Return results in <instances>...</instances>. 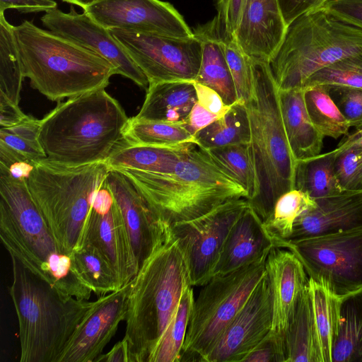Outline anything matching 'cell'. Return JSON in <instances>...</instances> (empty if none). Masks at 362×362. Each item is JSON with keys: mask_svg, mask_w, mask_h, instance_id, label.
<instances>
[{"mask_svg": "<svg viewBox=\"0 0 362 362\" xmlns=\"http://www.w3.org/2000/svg\"><path fill=\"white\" fill-rule=\"evenodd\" d=\"M0 238L9 256L62 295L89 300L93 291L74 255L64 252L35 204L25 180L0 172Z\"/></svg>", "mask_w": 362, "mask_h": 362, "instance_id": "1", "label": "cell"}, {"mask_svg": "<svg viewBox=\"0 0 362 362\" xmlns=\"http://www.w3.org/2000/svg\"><path fill=\"white\" fill-rule=\"evenodd\" d=\"M129 119L119 103L100 89L59 103L40 119L39 140L47 158L59 165L105 162Z\"/></svg>", "mask_w": 362, "mask_h": 362, "instance_id": "2", "label": "cell"}, {"mask_svg": "<svg viewBox=\"0 0 362 362\" xmlns=\"http://www.w3.org/2000/svg\"><path fill=\"white\" fill-rule=\"evenodd\" d=\"M189 285L185 255L170 230L129 283L123 339L129 362H148Z\"/></svg>", "mask_w": 362, "mask_h": 362, "instance_id": "3", "label": "cell"}, {"mask_svg": "<svg viewBox=\"0 0 362 362\" xmlns=\"http://www.w3.org/2000/svg\"><path fill=\"white\" fill-rule=\"evenodd\" d=\"M117 170L129 177L153 212L169 226L199 217L228 201L247 199L245 189L197 144L170 173Z\"/></svg>", "mask_w": 362, "mask_h": 362, "instance_id": "4", "label": "cell"}, {"mask_svg": "<svg viewBox=\"0 0 362 362\" xmlns=\"http://www.w3.org/2000/svg\"><path fill=\"white\" fill-rule=\"evenodd\" d=\"M13 30L25 78L49 100L104 89L117 74L99 54L30 21H23Z\"/></svg>", "mask_w": 362, "mask_h": 362, "instance_id": "5", "label": "cell"}, {"mask_svg": "<svg viewBox=\"0 0 362 362\" xmlns=\"http://www.w3.org/2000/svg\"><path fill=\"white\" fill-rule=\"evenodd\" d=\"M252 59L254 87L245 105L250 124L255 187L247 201L264 222L272 216L278 199L295 188L298 162L286 136L279 89L269 63Z\"/></svg>", "mask_w": 362, "mask_h": 362, "instance_id": "6", "label": "cell"}, {"mask_svg": "<svg viewBox=\"0 0 362 362\" xmlns=\"http://www.w3.org/2000/svg\"><path fill=\"white\" fill-rule=\"evenodd\" d=\"M8 288L18 323L21 362H57L94 301L62 295L10 256Z\"/></svg>", "mask_w": 362, "mask_h": 362, "instance_id": "7", "label": "cell"}, {"mask_svg": "<svg viewBox=\"0 0 362 362\" xmlns=\"http://www.w3.org/2000/svg\"><path fill=\"white\" fill-rule=\"evenodd\" d=\"M110 170L105 162L66 166L36 160L27 184L37 209L61 248L68 254L85 244L95 196Z\"/></svg>", "mask_w": 362, "mask_h": 362, "instance_id": "8", "label": "cell"}, {"mask_svg": "<svg viewBox=\"0 0 362 362\" xmlns=\"http://www.w3.org/2000/svg\"><path fill=\"white\" fill-rule=\"evenodd\" d=\"M362 53V28L319 6L288 25L268 63L279 90L303 88L316 71Z\"/></svg>", "mask_w": 362, "mask_h": 362, "instance_id": "9", "label": "cell"}, {"mask_svg": "<svg viewBox=\"0 0 362 362\" xmlns=\"http://www.w3.org/2000/svg\"><path fill=\"white\" fill-rule=\"evenodd\" d=\"M267 255L202 286L194 298L180 361H205L264 275Z\"/></svg>", "mask_w": 362, "mask_h": 362, "instance_id": "10", "label": "cell"}, {"mask_svg": "<svg viewBox=\"0 0 362 362\" xmlns=\"http://www.w3.org/2000/svg\"><path fill=\"white\" fill-rule=\"evenodd\" d=\"M275 247L293 252L310 279L340 298L362 289V229L282 240Z\"/></svg>", "mask_w": 362, "mask_h": 362, "instance_id": "11", "label": "cell"}, {"mask_svg": "<svg viewBox=\"0 0 362 362\" xmlns=\"http://www.w3.org/2000/svg\"><path fill=\"white\" fill-rule=\"evenodd\" d=\"M109 30L145 74L149 84L194 81L202 56V41L197 35L183 39L120 29Z\"/></svg>", "mask_w": 362, "mask_h": 362, "instance_id": "12", "label": "cell"}, {"mask_svg": "<svg viewBox=\"0 0 362 362\" xmlns=\"http://www.w3.org/2000/svg\"><path fill=\"white\" fill-rule=\"evenodd\" d=\"M249 206L245 198L232 199L199 217L170 226L185 255L192 286H202L213 277L230 230Z\"/></svg>", "mask_w": 362, "mask_h": 362, "instance_id": "13", "label": "cell"}, {"mask_svg": "<svg viewBox=\"0 0 362 362\" xmlns=\"http://www.w3.org/2000/svg\"><path fill=\"white\" fill-rule=\"evenodd\" d=\"M83 11L107 29L183 39L194 36L174 6L160 0H101Z\"/></svg>", "mask_w": 362, "mask_h": 362, "instance_id": "14", "label": "cell"}, {"mask_svg": "<svg viewBox=\"0 0 362 362\" xmlns=\"http://www.w3.org/2000/svg\"><path fill=\"white\" fill-rule=\"evenodd\" d=\"M44 27L99 54L110 62L117 74L127 77L147 89L148 78L124 50L109 29L87 13H78L73 6L69 13L49 10L41 18Z\"/></svg>", "mask_w": 362, "mask_h": 362, "instance_id": "15", "label": "cell"}, {"mask_svg": "<svg viewBox=\"0 0 362 362\" xmlns=\"http://www.w3.org/2000/svg\"><path fill=\"white\" fill-rule=\"evenodd\" d=\"M272 299L266 271L223 332L206 362H243L272 330Z\"/></svg>", "mask_w": 362, "mask_h": 362, "instance_id": "16", "label": "cell"}, {"mask_svg": "<svg viewBox=\"0 0 362 362\" xmlns=\"http://www.w3.org/2000/svg\"><path fill=\"white\" fill-rule=\"evenodd\" d=\"M86 242L96 246L106 256L121 287L129 283L137 273L139 268L129 235L106 178L93 202Z\"/></svg>", "mask_w": 362, "mask_h": 362, "instance_id": "17", "label": "cell"}, {"mask_svg": "<svg viewBox=\"0 0 362 362\" xmlns=\"http://www.w3.org/2000/svg\"><path fill=\"white\" fill-rule=\"evenodd\" d=\"M128 291L129 283L95 300L57 362H95L126 319Z\"/></svg>", "mask_w": 362, "mask_h": 362, "instance_id": "18", "label": "cell"}, {"mask_svg": "<svg viewBox=\"0 0 362 362\" xmlns=\"http://www.w3.org/2000/svg\"><path fill=\"white\" fill-rule=\"evenodd\" d=\"M106 182L122 214L139 269L168 236L170 226L157 216L124 173L110 168Z\"/></svg>", "mask_w": 362, "mask_h": 362, "instance_id": "19", "label": "cell"}, {"mask_svg": "<svg viewBox=\"0 0 362 362\" xmlns=\"http://www.w3.org/2000/svg\"><path fill=\"white\" fill-rule=\"evenodd\" d=\"M287 27L277 0H245L233 38L250 58L269 62Z\"/></svg>", "mask_w": 362, "mask_h": 362, "instance_id": "20", "label": "cell"}, {"mask_svg": "<svg viewBox=\"0 0 362 362\" xmlns=\"http://www.w3.org/2000/svg\"><path fill=\"white\" fill-rule=\"evenodd\" d=\"M265 271L272 299V331L284 337L298 298L308 286L309 278L298 257L290 250L278 247H274L268 253Z\"/></svg>", "mask_w": 362, "mask_h": 362, "instance_id": "21", "label": "cell"}, {"mask_svg": "<svg viewBox=\"0 0 362 362\" xmlns=\"http://www.w3.org/2000/svg\"><path fill=\"white\" fill-rule=\"evenodd\" d=\"M316 206L300 216L288 240L362 229V189L315 200Z\"/></svg>", "mask_w": 362, "mask_h": 362, "instance_id": "22", "label": "cell"}, {"mask_svg": "<svg viewBox=\"0 0 362 362\" xmlns=\"http://www.w3.org/2000/svg\"><path fill=\"white\" fill-rule=\"evenodd\" d=\"M275 247L263 221L249 206L233 225L214 276L227 274L267 255Z\"/></svg>", "mask_w": 362, "mask_h": 362, "instance_id": "23", "label": "cell"}, {"mask_svg": "<svg viewBox=\"0 0 362 362\" xmlns=\"http://www.w3.org/2000/svg\"><path fill=\"white\" fill-rule=\"evenodd\" d=\"M279 99L285 131L296 160L320 154L325 137L310 118L303 88L279 90Z\"/></svg>", "mask_w": 362, "mask_h": 362, "instance_id": "24", "label": "cell"}, {"mask_svg": "<svg viewBox=\"0 0 362 362\" xmlns=\"http://www.w3.org/2000/svg\"><path fill=\"white\" fill-rule=\"evenodd\" d=\"M197 101L194 81L151 83L138 119L185 124Z\"/></svg>", "mask_w": 362, "mask_h": 362, "instance_id": "25", "label": "cell"}, {"mask_svg": "<svg viewBox=\"0 0 362 362\" xmlns=\"http://www.w3.org/2000/svg\"><path fill=\"white\" fill-rule=\"evenodd\" d=\"M194 33L202 45L201 64L194 82L214 89L226 105H232L238 100L236 90L214 18Z\"/></svg>", "mask_w": 362, "mask_h": 362, "instance_id": "26", "label": "cell"}, {"mask_svg": "<svg viewBox=\"0 0 362 362\" xmlns=\"http://www.w3.org/2000/svg\"><path fill=\"white\" fill-rule=\"evenodd\" d=\"M284 338L286 362H323L308 284L298 298Z\"/></svg>", "mask_w": 362, "mask_h": 362, "instance_id": "27", "label": "cell"}, {"mask_svg": "<svg viewBox=\"0 0 362 362\" xmlns=\"http://www.w3.org/2000/svg\"><path fill=\"white\" fill-rule=\"evenodd\" d=\"M194 144H197L161 147L129 144L122 139L105 163L110 169L129 168L155 173H170Z\"/></svg>", "mask_w": 362, "mask_h": 362, "instance_id": "28", "label": "cell"}, {"mask_svg": "<svg viewBox=\"0 0 362 362\" xmlns=\"http://www.w3.org/2000/svg\"><path fill=\"white\" fill-rule=\"evenodd\" d=\"M332 362H362V289L341 297L340 327Z\"/></svg>", "mask_w": 362, "mask_h": 362, "instance_id": "29", "label": "cell"}, {"mask_svg": "<svg viewBox=\"0 0 362 362\" xmlns=\"http://www.w3.org/2000/svg\"><path fill=\"white\" fill-rule=\"evenodd\" d=\"M335 149L297 163L295 188L315 200L343 192L335 170Z\"/></svg>", "mask_w": 362, "mask_h": 362, "instance_id": "30", "label": "cell"}, {"mask_svg": "<svg viewBox=\"0 0 362 362\" xmlns=\"http://www.w3.org/2000/svg\"><path fill=\"white\" fill-rule=\"evenodd\" d=\"M194 136L197 144L205 150L250 143V124L245 103L238 100L223 117L199 131Z\"/></svg>", "mask_w": 362, "mask_h": 362, "instance_id": "31", "label": "cell"}, {"mask_svg": "<svg viewBox=\"0 0 362 362\" xmlns=\"http://www.w3.org/2000/svg\"><path fill=\"white\" fill-rule=\"evenodd\" d=\"M314 318L323 362H332V354L340 327L341 298L309 278Z\"/></svg>", "mask_w": 362, "mask_h": 362, "instance_id": "32", "label": "cell"}, {"mask_svg": "<svg viewBox=\"0 0 362 362\" xmlns=\"http://www.w3.org/2000/svg\"><path fill=\"white\" fill-rule=\"evenodd\" d=\"M123 139L133 144L177 147L197 144L195 136L183 124L129 118Z\"/></svg>", "mask_w": 362, "mask_h": 362, "instance_id": "33", "label": "cell"}, {"mask_svg": "<svg viewBox=\"0 0 362 362\" xmlns=\"http://www.w3.org/2000/svg\"><path fill=\"white\" fill-rule=\"evenodd\" d=\"M194 301L192 286L189 285L182 292L177 310L148 362L180 361Z\"/></svg>", "mask_w": 362, "mask_h": 362, "instance_id": "34", "label": "cell"}, {"mask_svg": "<svg viewBox=\"0 0 362 362\" xmlns=\"http://www.w3.org/2000/svg\"><path fill=\"white\" fill-rule=\"evenodd\" d=\"M308 113L315 128L324 136L337 139L349 134L351 126L324 85L303 88Z\"/></svg>", "mask_w": 362, "mask_h": 362, "instance_id": "35", "label": "cell"}, {"mask_svg": "<svg viewBox=\"0 0 362 362\" xmlns=\"http://www.w3.org/2000/svg\"><path fill=\"white\" fill-rule=\"evenodd\" d=\"M13 27L0 14V94L18 105L25 76Z\"/></svg>", "mask_w": 362, "mask_h": 362, "instance_id": "36", "label": "cell"}, {"mask_svg": "<svg viewBox=\"0 0 362 362\" xmlns=\"http://www.w3.org/2000/svg\"><path fill=\"white\" fill-rule=\"evenodd\" d=\"M74 257L81 276L98 298L122 288L112 265L94 245L86 242Z\"/></svg>", "mask_w": 362, "mask_h": 362, "instance_id": "37", "label": "cell"}, {"mask_svg": "<svg viewBox=\"0 0 362 362\" xmlns=\"http://www.w3.org/2000/svg\"><path fill=\"white\" fill-rule=\"evenodd\" d=\"M315 206V200L300 189H293L283 194L276 201L272 216L263 222L274 245L279 240H288L296 220Z\"/></svg>", "mask_w": 362, "mask_h": 362, "instance_id": "38", "label": "cell"}, {"mask_svg": "<svg viewBox=\"0 0 362 362\" xmlns=\"http://www.w3.org/2000/svg\"><path fill=\"white\" fill-rule=\"evenodd\" d=\"M214 161L241 185L249 199L255 187V174L250 143L228 145L206 150Z\"/></svg>", "mask_w": 362, "mask_h": 362, "instance_id": "39", "label": "cell"}, {"mask_svg": "<svg viewBox=\"0 0 362 362\" xmlns=\"http://www.w3.org/2000/svg\"><path fill=\"white\" fill-rule=\"evenodd\" d=\"M335 149V170L343 189H362V128L344 136Z\"/></svg>", "mask_w": 362, "mask_h": 362, "instance_id": "40", "label": "cell"}, {"mask_svg": "<svg viewBox=\"0 0 362 362\" xmlns=\"http://www.w3.org/2000/svg\"><path fill=\"white\" fill-rule=\"evenodd\" d=\"M40 119L28 116L20 123L0 129V142L33 160L47 158L39 140Z\"/></svg>", "mask_w": 362, "mask_h": 362, "instance_id": "41", "label": "cell"}, {"mask_svg": "<svg viewBox=\"0 0 362 362\" xmlns=\"http://www.w3.org/2000/svg\"><path fill=\"white\" fill-rule=\"evenodd\" d=\"M325 85L362 89V53L347 57L314 73L304 87Z\"/></svg>", "mask_w": 362, "mask_h": 362, "instance_id": "42", "label": "cell"}, {"mask_svg": "<svg viewBox=\"0 0 362 362\" xmlns=\"http://www.w3.org/2000/svg\"><path fill=\"white\" fill-rule=\"evenodd\" d=\"M221 41L238 100L246 103L253 92L252 59L242 50L234 38L221 39Z\"/></svg>", "mask_w": 362, "mask_h": 362, "instance_id": "43", "label": "cell"}, {"mask_svg": "<svg viewBox=\"0 0 362 362\" xmlns=\"http://www.w3.org/2000/svg\"><path fill=\"white\" fill-rule=\"evenodd\" d=\"M325 86L351 127L362 128V89L341 86Z\"/></svg>", "mask_w": 362, "mask_h": 362, "instance_id": "44", "label": "cell"}, {"mask_svg": "<svg viewBox=\"0 0 362 362\" xmlns=\"http://www.w3.org/2000/svg\"><path fill=\"white\" fill-rule=\"evenodd\" d=\"M284 339L272 330L245 356L243 362H286Z\"/></svg>", "mask_w": 362, "mask_h": 362, "instance_id": "45", "label": "cell"}, {"mask_svg": "<svg viewBox=\"0 0 362 362\" xmlns=\"http://www.w3.org/2000/svg\"><path fill=\"white\" fill-rule=\"evenodd\" d=\"M245 0H216L214 20L221 39L233 38Z\"/></svg>", "mask_w": 362, "mask_h": 362, "instance_id": "46", "label": "cell"}, {"mask_svg": "<svg viewBox=\"0 0 362 362\" xmlns=\"http://www.w3.org/2000/svg\"><path fill=\"white\" fill-rule=\"evenodd\" d=\"M36 160H31L0 142V172L27 180Z\"/></svg>", "mask_w": 362, "mask_h": 362, "instance_id": "47", "label": "cell"}, {"mask_svg": "<svg viewBox=\"0 0 362 362\" xmlns=\"http://www.w3.org/2000/svg\"><path fill=\"white\" fill-rule=\"evenodd\" d=\"M320 6L337 17L362 28V0H327Z\"/></svg>", "mask_w": 362, "mask_h": 362, "instance_id": "48", "label": "cell"}, {"mask_svg": "<svg viewBox=\"0 0 362 362\" xmlns=\"http://www.w3.org/2000/svg\"><path fill=\"white\" fill-rule=\"evenodd\" d=\"M197 103L211 113L223 117L230 109L226 105L220 95L214 89L203 84L194 82Z\"/></svg>", "mask_w": 362, "mask_h": 362, "instance_id": "49", "label": "cell"}, {"mask_svg": "<svg viewBox=\"0 0 362 362\" xmlns=\"http://www.w3.org/2000/svg\"><path fill=\"white\" fill-rule=\"evenodd\" d=\"M288 26L301 15L320 6L323 0H277Z\"/></svg>", "mask_w": 362, "mask_h": 362, "instance_id": "50", "label": "cell"}, {"mask_svg": "<svg viewBox=\"0 0 362 362\" xmlns=\"http://www.w3.org/2000/svg\"><path fill=\"white\" fill-rule=\"evenodd\" d=\"M54 0H0V14L8 8H16L23 13L47 11L57 8Z\"/></svg>", "mask_w": 362, "mask_h": 362, "instance_id": "51", "label": "cell"}, {"mask_svg": "<svg viewBox=\"0 0 362 362\" xmlns=\"http://www.w3.org/2000/svg\"><path fill=\"white\" fill-rule=\"evenodd\" d=\"M219 118L221 117L208 111L197 102L192 107L184 126L194 136L199 131Z\"/></svg>", "mask_w": 362, "mask_h": 362, "instance_id": "52", "label": "cell"}, {"mask_svg": "<svg viewBox=\"0 0 362 362\" xmlns=\"http://www.w3.org/2000/svg\"><path fill=\"white\" fill-rule=\"evenodd\" d=\"M27 115L18 105L0 94V126L1 128L13 127L22 122Z\"/></svg>", "mask_w": 362, "mask_h": 362, "instance_id": "53", "label": "cell"}, {"mask_svg": "<svg viewBox=\"0 0 362 362\" xmlns=\"http://www.w3.org/2000/svg\"><path fill=\"white\" fill-rule=\"evenodd\" d=\"M95 362H129L126 340L123 339L116 343L109 352L102 354Z\"/></svg>", "mask_w": 362, "mask_h": 362, "instance_id": "54", "label": "cell"}, {"mask_svg": "<svg viewBox=\"0 0 362 362\" xmlns=\"http://www.w3.org/2000/svg\"><path fill=\"white\" fill-rule=\"evenodd\" d=\"M64 2L71 4L77 5L81 7L83 10L93 4L100 1L101 0H62Z\"/></svg>", "mask_w": 362, "mask_h": 362, "instance_id": "55", "label": "cell"}, {"mask_svg": "<svg viewBox=\"0 0 362 362\" xmlns=\"http://www.w3.org/2000/svg\"><path fill=\"white\" fill-rule=\"evenodd\" d=\"M327 1V0H324V1Z\"/></svg>", "mask_w": 362, "mask_h": 362, "instance_id": "56", "label": "cell"}, {"mask_svg": "<svg viewBox=\"0 0 362 362\" xmlns=\"http://www.w3.org/2000/svg\"><path fill=\"white\" fill-rule=\"evenodd\" d=\"M324 1V0H323Z\"/></svg>", "mask_w": 362, "mask_h": 362, "instance_id": "57", "label": "cell"}]
</instances>
